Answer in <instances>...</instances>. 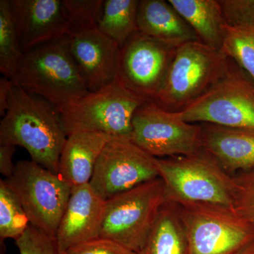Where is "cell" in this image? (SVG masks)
<instances>
[{
	"label": "cell",
	"mask_w": 254,
	"mask_h": 254,
	"mask_svg": "<svg viewBox=\"0 0 254 254\" xmlns=\"http://www.w3.org/2000/svg\"><path fill=\"white\" fill-rule=\"evenodd\" d=\"M220 51L233 59L254 81V20L225 23Z\"/></svg>",
	"instance_id": "22"
},
{
	"label": "cell",
	"mask_w": 254,
	"mask_h": 254,
	"mask_svg": "<svg viewBox=\"0 0 254 254\" xmlns=\"http://www.w3.org/2000/svg\"><path fill=\"white\" fill-rule=\"evenodd\" d=\"M177 47L136 32L120 48L118 77L133 93L154 101Z\"/></svg>",
	"instance_id": "12"
},
{
	"label": "cell",
	"mask_w": 254,
	"mask_h": 254,
	"mask_svg": "<svg viewBox=\"0 0 254 254\" xmlns=\"http://www.w3.org/2000/svg\"><path fill=\"white\" fill-rule=\"evenodd\" d=\"M112 138L101 132L68 135L60 155L58 175L71 187L89 184L97 161Z\"/></svg>",
	"instance_id": "17"
},
{
	"label": "cell",
	"mask_w": 254,
	"mask_h": 254,
	"mask_svg": "<svg viewBox=\"0 0 254 254\" xmlns=\"http://www.w3.org/2000/svg\"><path fill=\"white\" fill-rule=\"evenodd\" d=\"M137 26L138 31L143 34L174 46L199 41L188 23L168 1L141 0Z\"/></svg>",
	"instance_id": "18"
},
{
	"label": "cell",
	"mask_w": 254,
	"mask_h": 254,
	"mask_svg": "<svg viewBox=\"0 0 254 254\" xmlns=\"http://www.w3.org/2000/svg\"><path fill=\"white\" fill-rule=\"evenodd\" d=\"M201 150L229 175L254 168V129L202 124Z\"/></svg>",
	"instance_id": "16"
},
{
	"label": "cell",
	"mask_w": 254,
	"mask_h": 254,
	"mask_svg": "<svg viewBox=\"0 0 254 254\" xmlns=\"http://www.w3.org/2000/svg\"><path fill=\"white\" fill-rule=\"evenodd\" d=\"M63 254H138L109 239H94L69 249Z\"/></svg>",
	"instance_id": "28"
},
{
	"label": "cell",
	"mask_w": 254,
	"mask_h": 254,
	"mask_svg": "<svg viewBox=\"0 0 254 254\" xmlns=\"http://www.w3.org/2000/svg\"><path fill=\"white\" fill-rule=\"evenodd\" d=\"M138 254H189L188 241L176 204L165 202Z\"/></svg>",
	"instance_id": "20"
},
{
	"label": "cell",
	"mask_w": 254,
	"mask_h": 254,
	"mask_svg": "<svg viewBox=\"0 0 254 254\" xmlns=\"http://www.w3.org/2000/svg\"><path fill=\"white\" fill-rule=\"evenodd\" d=\"M14 84L12 80L5 76L0 78V115L4 116L8 108V102L10 96L11 87Z\"/></svg>",
	"instance_id": "30"
},
{
	"label": "cell",
	"mask_w": 254,
	"mask_h": 254,
	"mask_svg": "<svg viewBox=\"0 0 254 254\" xmlns=\"http://www.w3.org/2000/svg\"><path fill=\"white\" fill-rule=\"evenodd\" d=\"M177 207L188 241L189 254H237L254 240V232L235 214Z\"/></svg>",
	"instance_id": "11"
},
{
	"label": "cell",
	"mask_w": 254,
	"mask_h": 254,
	"mask_svg": "<svg viewBox=\"0 0 254 254\" xmlns=\"http://www.w3.org/2000/svg\"><path fill=\"white\" fill-rule=\"evenodd\" d=\"M155 165L168 201L235 214L233 177L203 150L187 156L155 158Z\"/></svg>",
	"instance_id": "2"
},
{
	"label": "cell",
	"mask_w": 254,
	"mask_h": 254,
	"mask_svg": "<svg viewBox=\"0 0 254 254\" xmlns=\"http://www.w3.org/2000/svg\"><path fill=\"white\" fill-rule=\"evenodd\" d=\"M173 113L187 123L254 129V81L240 66H230L205 94Z\"/></svg>",
	"instance_id": "8"
},
{
	"label": "cell",
	"mask_w": 254,
	"mask_h": 254,
	"mask_svg": "<svg viewBox=\"0 0 254 254\" xmlns=\"http://www.w3.org/2000/svg\"><path fill=\"white\" fill-rule=\"evenodd\" d=\"M4 180L17 195L30 225L55 241L71 187L33 160L18 161L12 176Z\"/></svg>",
	"instance_id": "7"
},
{
	"label": "cell",
	"mask_w": 254,
	"mask_h": 254,
	"mask_svg": "<svg viewBox=\"0 0 254 254\" xmlns=\"http://www.w3.org/2000/svg\"><path fill=\"white\" fill-rule=\"evenodd\" d=\"M145 102L117 76L103 88L57 110L67 136L77 132H101L115 138H130L134 114Z\"/></svg>",
	"instance_id": "4"
},
{
	"label": "cell",
	"mask_w": 254,
	"mask_h": 254,
	"mask_svg": "<svg viewBox=\"0 0 254 254\" xmlns=\"http://www.w3.org/2000/svg\"><path fill=\"white\" fill-rule=\"evenodd\" d=\"M237 254H254V240L247 244Z\"/></svg>",
	"instance_id": "31"
},
{
	"label": "cell",
	"mask_w": 254,
	"mask_h": 254,
	"mask_svg": "<svg viewBox=\"0 0 254 254\" xmlns=\"http://www.w3.org/2000/svg\"><path fill=\"white\" fill-rule=\"evenodd\" d=\"M67 137L54 105L13 84L0 123V145L23 147L31 160L58 174Z\"/></svg>",
	"instance_id": "1"
},
{
	"label": "cell",
	"mask_w": 254,
	"mask_h": 254,
	"mask_svg": "<svg viewBox=\"0 0 254 254\" xmlns=\"http://www.w3.org/2000/svg\"><path fill=\"white\" fill-rule=\"evenodd\" d=\"M16 147L9 145H0V173L6 179L12 176L15 165L13 163V155Z\"/></svg>",
	"instance_id": "29"
},
{
	"label": "cell",
	"mask_w": 254,
	"mask_h": 254,
	"mask_svg": "<svg viewBox=\"0 0 254 254\" xmlns=\"http://www.w3.org/2000/svg\"><path fill=\"white\" fill-rule=\"evenodd\" d=\"M229 58L200 41L177 47L154 101L163 109L178 112L209 91L227 72Z\"/></svg>",
	"instance_id": "5"
},
{
	"label": "cell",
	"mask_w": 254,
	"mask_h": 254,
	"mask_svg": "<svg viewBox=\"0 0 254 254\" xmlns=\"http://www.w3.org/2000/svg\"><path fill=\"white\" fill-rule=\"evenodd\" d=\"M70 48L89 92L98 91L118 76L120 47L98 26L73 30Z\"/></svg>",
	"instance_id": "13"
},
{
	"label": "cell",
	"mask_w": 254,
	"mask_h": 254,
	"mask_svg": "<svg viewBox=\"0 0 254 254\" xmlns=\"http://www.w3.org/2000/svg\"><path fill=\"white\" fill-rule=\"evenodd\" d=\"M104 2L103 0H63L64 12L73 31L98 26Z\"/></svg>",
	"instance_id": "26"
},
{
	"label": "cell",
	"mask_w": 254,
	"mask_h": 254,
	"mask_svg": "<svg viewBox=\"0 0 254 254\" xmlns=\"http://www.w3.org/2000/svg\"><path fill=\"white\" fill-rule=\"evenodd\" d=\"M195 32L198 40L220 50L226 21L220 0H168Z\"/></svg>",
	"instance_id": "19"
},
{
	"label": "cell",
	"mask_w": 254,
	"mask_h": 254,
	"mask_svg": "<svg viewBox=\"0 0 254 254\" xmlns=\"http://www.w3.org/2000/svg\"><path fill=\"white\" fill-rule=\"evenodd\" d=\"M24 52L21 48L12 16L9 0L0 1V71L12 79Z\"/></svg>",
	"instance_id": "23"
},
{
	"label": "cell",
	"mask_w": 254,
	"mask_h": 254,
	"mask_svg": "<svg viewBox=\"0 0 254 254\" xmlns=\"http://www.w3.org/2000/svg\"><path fill=\"white\" fill-rule=\"evenodd\" d=\"M138 0H105L98 28L122 47L138 32Z\"/></svg>",
	"instance_id": "21"
},
{
	"label": "cell",
	"mask_w": 254,
	"mask_h": 254,
	"mask_svg": "<svg viewBox=\"0 0 254 254\" xmlns=\"http://www.w3.org/2000/svg\"><path fill=\"white\" fill-rule=\"evenodd\" d=\"M30 225L29 220L17 195L0 180V237L17 240Z\"/></svg>",
	"instance_id": "24"
},
{
	"label": "cell",
	"mask_w": 254,
	"mask_h": 254,
	"mask_svg": "<svg viewBox=\"0 0 254 254\" xmlns=\"http://www.w3.org/2000/svg\"><path fill=\"white\" fill-rule=\"evenodd\" d=\"M11 80L56 108L89 92L71 54L69 36L43 43L24 53Z\"/></svg>",
	"instance_id": "3"
},
{
	"label": "cell",
	"mask_w": 254,
	"mask_h": 254,
	"mask_svg": "<svg viewBox=\"0 0 254 254\" xmlns=\"http://www.w3.org/2000/svg\"><path fill=\"white\" fill-rule=\"evenodd\" d=\"M105 206V200L90 184L71 187L55 239L60 254L100 237Z\"/></svg>",
	"instance_id": "15"
},
{
	"label": "cell",
	"mask_w": 254,
	"mask_h": 254,
	"mask_svg": "<svg viewBox=\"0 0 254 254\" xmlns=\"http://www.w3.org/2000/svg\"><path fill=\"white\" fill-rule=\"evenodd\" d=\"M202 125L187 123L153 101L141 105L132 120L130 139L155 158L187 156L201 150Z\"/></svg>",
	"instance_id": "9"
},
{
	"label": "cell",
	"mask_w": 254,
	"mask_h": 254,
	"mask_svg": "<svg viewBox=\"0 0 254 254\" xmlns=\"http://www.w3.org/2000/svg\"><path fill=\"white\" fill-rule=\"evenodd\" d=\"M157 178L154 157L130 138L113 137L103 148L89 184L107 200Z\"/></svg>",
	"instance_id": "10"
},
{
	"label": "cell",
	"mask_w": 254,
	"mask_h": 254,
	"mask_svg": "<svg viewBox=\"0 0 254 254\" xmlns=\"http://www.w3.org/2000/svg\"><path fill=\"white\" fill-rule=\"evenodd\" d=\"M234 210L254 232V168L233 175Z\"/></svg>",
	"instance_id": "25"
},
{
	"label": "cell",
	"mask_w": 254,
	"mask_h": 254,
	"mask_svg": "<svg viewBox=\"0 0 254 254\" xmlns=\"http://www.w3.org/2000/svg\"><path fill=\"white\" fill-rule=\"evenodd\" d=\"M16 245L20 254H60L55 241L31 225L16 240Z\"/></svg>",
	"instance_id": "27"
},
{
	"label": "cell",
	"mask_w": 254,
	"mask_h": 254,
	"mask_svg": "<svg viewBox=\"0 0 254 254\" xmlns=\"http://www.w3.org/2000/svg\"><path fill=\"white\" fill-rule=\"evenodd\" d=\"M166 201L160 177L105 200L100 237L139 253Z\"/></svg>",
	"instance_id": "6"
},
{
	"label": "cell",
	"mask_w": 254,
	"mask_h": 254,
	"mask_svg": "<svg viewBox=\"0 0 254 254\" xmlns=\"http://www.w3.org/2000/svg\"><path fill=\"white\" fill-rule=\"evenodd\" d=\"M9 1L11 16L24 53L72 33L64 12L63 0Z\"/></svg>",
	"instance_id": "14"
}]
</instances>
